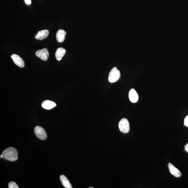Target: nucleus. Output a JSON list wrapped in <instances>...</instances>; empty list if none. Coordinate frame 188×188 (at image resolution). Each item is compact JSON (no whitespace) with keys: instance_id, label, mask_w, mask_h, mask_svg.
<instances>
[{"instance_id":"obj_7","label":"nucleus","mask_w":188,"mask_h":188,"mask_svg":"<svg viewBox=\"0 0 188 188\" xmlns=\"http://www.w3.org/2000/svg\"><path fill=\"white\" fill-rule=\"evenodd\" d=\"M49 34V31L47 30H43L37 32L35 36V38L37 40H43L47 38Z\"/></svg>"},{"instance_id":"obj_6","label":"nucleus","mask_w":188,"mask_h":188,"mask_svg":"<svg viewBox=\"0 0 188 188\" xmlns=\"http://www.w3.org/2000/svg\"><path fill=\"white\" fill-rule=\"evenodd\" d=\"M11 57L16 65L21 68L24 67V61L19 55L16 54H13L11 55Z\"/></svg>"},{"instance_id":"obj_13","label":"nucleus","mask_w":188,"mask_h":188,"mask_svg":"<svg viewBox=\"0 0 188 188\" xmlns=\"http://www.w3.org/2000/svg\"><path fill=\"white\" fill-rule=\"evenodd\" d=\"M60 179L62 185L66 188H72V186L70 181L66 176L62 175L60 176Z\"/></svg>"},{"instance_id":"obj_5","label":"nucleus","mask_w":188,"mask_h":188,"mask_svg":"<svg viewBox=\"0 0 188 188\" xmlns=\"http://www.w3.org/2000/svg\"><path fill=\"white\" fill-rule=\"evenodd\" d=\"M35 54L37 57L43 61H47L49 58V53L47 49H43L38 50L36 52Z\"/></svg>"},{"instance_id":"obj_9","label":"nucleus","mask_w":188,"mask_h":188,"mask_svg":"<svg viewBox=\"0 0 188 188\" xmlns=\"http://www.w3.org/2000/svg\"><path fill=\"white\" fill-rule=\"evenodd\" d=\"M66 32L63 29L59 30L56 34V38L57 40L59 43L64 42L65 39Z\"/></svg>"},{"instance_id":"obj_3","label":"nucleus","mask_w":188,"mask_h":188,"mask_svg":"<svg viewBox=\"0 0 188 188\" xmlns=\"http://www.w3.org/2000/svg\"><path fill=\"white\" fill-rule=\"evenodd\" d=\"M118 127L122 133H127L129 132L130 128L128 120L125 118H122L119 122Z\"/></svg>"},{"instance_id":"obj_2","label":"nucleus","mask_w":188,"mask_h":188,"mask_svg":"<svg viewBox=\"0 0 188 188\" xmlns=\"http://www.w3.org/2000/svg\"><path fill=\"white\" fill-rule=\"evenodd\" d=\"M120 72L117 69V67H114L112 69L110 72L108 76V80L110 83H113L116 82L120 78Z\"/></svg>"},{"instance_id":"obj_17","label":"nucleus","mask_w":188,"mask_h":188,"mask_svg":"<svg viewBox=\"0 0 188 188\" xmlns=\"http://www.w3.org/2000/svg\"><path fill=\"white\" fill-rule=\"evenodd\" d=\"M184 148L186 152L188 153V143L185 146Z\"/></svg>"},{"instance_id":"obj_14","label":"nucleus","mask_w":188,"mask_h":188,"mask_svg":"<svg viewBox=\"0 0 188 188\" xmlns=\"http://www.w3.org/2000/svg\"><path fill=\"white\" fill-rule=\"evenodd\" d=\"M9 188H19V187L17 184L14 181H11L9 184Z\"/></svg>"},{"instance_id":"obj_1","label":"nucleus","mask_w":188,"mask_h":188,"mask_svg":"<svg viewBox=\"0 0 188 188\" xmlns=\"http://www.w3.org/2000/svg\"><path fill=\"white\" fill-rule=\"evenodd\" d=\"M3 158L11 161H15L18 159L17 149L13 147H9L5 149L2 154Z\"/></svg>"},{"instance_id":"obj_10","label":"nucleus","mask_w":188,"mask_h":188,"mask_svg":"<svg viewBox=\"0 0 188 188\" xmlns=\"http://www.w3.org/2000/svg\"><path fill=\"white\" fill-rule=\"evenodd\" d=\"M130 101L133 103H136L138 100V95L137 93L133 89L130 90L128 94Z\"/></svg>"},{"instance_id":"obj_18","label":"nucleus","mask_w":188,"mask_h":188,"mask_svg":"<svg viewBox=\"0 0 188 188\" xmlns=\"http://www.w3.org/2000/svg\"><path fill=\"white\" fill-rule=\"evenodd\" d=\"M94 188L93 187H89V188Z\"/></svg>"},{"instance_id":"obj_15","label":"nucleus","mask_w":188,"mask_h":188,"mask_svg":"<svg viewBox=\"0 0 188 188\" xmlns=\"http://www.w3.org/2000/svg\"><path fill=\"white\" fill-rule=\"evenodd\" d=\"M184 125L185 126L188 127V115L185 118Z\"/></svg>"},{"instance_id":"obj_12","label":"nucleus","mask_w":188,"mask_h":188,"mask_svg":"<svg viewBox=\"0 0 188 188\" xmlns=\"http://www.w3.org/2000/svg\"><path fill=\"white\" fill-rule=\"evenodd\" d=\"M66 53V50L65 49L62 47L59 48L57 49L55 53V57L57 60L60 61Z\"/></svg>"},{"instance_id":"obj_11","label":"nucleus","mask_w":188,"mask_h":188,"mask_svg":"<svg viewBox=\"0 0 188 188\" xmlns=\"http://www.w3.org/2000/svg\"><path fill=\"white\" fill-rule=\"evenodd\" d=\"M42 106L45 109L49 110L52 109L56 106V104L54 102L49 100H46L43 102Z\"/></svg>"},{"instance_id":"obj_8","label":"nucleus","mask_w":188,"mask_h":188,"mask_svg":"<svg viewBox=\"0 0 188 188\" xmlns=\"http://www.w3.org/2000/svg\"><path fill=\"white\" fill-rule=\"evenodd\" d=\"M168 168H169L170 172L172 175L177 178L181 177V174L180 171L171 163H169L168 164Z\"/></svg>"},{"instance_id":"obj_4","label":"nucleus","mask_w":188,"mask_h":188,"mask_svg":"<svg viewBox=\"0 0 188 188\" xmlns=\"http://www.w3.org/2000/svg\"><path fill=\"white\" fill-rule=\"evenodd\" d=\"M34 132L36 137L39 139L45 140L47 139V135L45 129L42 127L37 126L34 128Z\"/></svg>"},{"instance_id":"obj_16","label":"nucleus","mask_w":188,"mask_h":188,"mask_svg":"<svg viewBox=\"0 0 188 188\" xmlns=\"http://www.w3.org/2000/svg\"><path fill=\"white\" fill-rule=\"evenodd\" d=\"M24 1L26 4L29 5L31 4V0H24Z\"/></svg>"}]
</instances>
